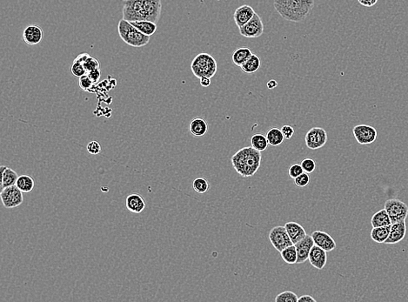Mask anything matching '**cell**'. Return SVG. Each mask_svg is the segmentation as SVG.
<instances>
[{
	"instance_id": "6da1fadb",
	"label": "cell",
	"mask_w": 408,
	"mask_h": 302,
	"mask_svg": "<svg viewBox=\"0 0 408 302\" xmlns=\"http://www.w3.org/2000/svg\"><path fill=\"white\" fill-rule=\"evenodd\" d=\"M161 0H123L124 20L133 21H151L158 23L161 15Z\"/></svg>"
},
{
	"instance_id": "7a4b0ae2",
	"label": "cell",
	"mask_w": 408,
	"mask_h": 302,
	"mask_svg": "<svg viewBox=\"0 0 408 302\" xmlns=\"http://www.w3.org/2000/svg\"><path fill=\"white\" fill-rule=\"evenodd\" d=\"M231 162L235 171L244 177H253L261 165V151L253 147H243L231 158Z\"/></svg>"
},
{
	"instance_id": "3957f363",
	"label": "cell",
	"mask_w": 408,
	"mask_h": 302,
	"mask_svg": "<svg viewBox=\"0 0 408 302\" xmlns=\"http://www.w3.org/2000/svg\"><path fill=\"white\" fill-rule=\"evenodd\" d=\"M274 8L284 20L300 23L314 6V0H274Z\"/></svg>"
},
{
	"instance_id": "277c9868",
	"label": "cell",
	"mask_w": 408,
	"mask_h": 302,
	"mask_svg": "<svg viewBox=\"0 0 408 302\" xmlns=\"http://www.w3.org/2000/svg\"><path fill=\"white\" fill-rule=\"evenodd\" d=\"M118 32L120 39L132 47H142L150 42V36L145 35L127 20H119Z\"/></svg>"
},
{
	"instance_id": "5b68a950",
	"label": "cell",
	"mask_w": 408,
	"mask_h": 302,
	"mask_svg": "<svg viewBox=\"0 0 408 302\" xmlns=\"http://www.w3.org/2000/svg\"><path fill=\"white\" fill-rule=\"evenodd\" d=\"M191 69L193 75L198 79L203 77L212 79L218 71V63L211 54L202 52L193 59L191 64Z\"/></svg>"
},
{
	"instance_id": "8992f818",
	"label": "cell",
	"mask_w": 408,
	"mask_h": 302,
	"mask_svg": "<svg viewBox=\"0 0 408 302\" xmlns=\"http://www.w3.org/2000/svg\"><path fill=\"white\" fill-rule=\"evenodd\" d=\"M385 209L387 212L392 224L406 221L408 215V206L398 199H391L385 203Z\"/></svg>"
},
{
	"instance_id": "52a82bcc",
	"label": "cell",
	"mask_w": 408,
	"mask_h": 302,
	"mask_svg": "<svg viewBox=\"0 0 408 302\" xmlns=\"http://www.w3.org/2000/svg\"><path fill=\"white\" fill-rule=\"evenodd\" d=\"M23 192L20 190L16 185L11 187H4L0 194V198L5 208H14L20 206L24 201Z\"/></svg>"
},
{
	"instance_id": "ba28073f",
	"label": "cell",
	"mask_w": 408,
	"mask_h": 302,
	"mask_svg": "<svg viewBox=\"0 0 408 302\" xmlns=\"http://www.w3.org/2000/svg\"><path fill=\"white\" fill-rule=\"evenodd\" d=\"M269 239L273 247L279 253L286 247L293 245L285 226H277L272 228L269 232Z\"/></svg>"
},
{
	"instance_id": "9c48e42d",
	"label": "cell",
	"mask_w": 408,
	"mask_h": 302,
	"mask_svg": "<svg viewBox=\"0 0 408 302\" xmlns=\"http://www.w3.org/2000/svg\"><path fill=\"white\" fill-rule=\"evenodd\" d=\"M327 139V132L324 128H311L305 134V146L312 150H317L325 146Z\"/></svg>"
},
{
	"instance_id": "30bf717a",
	"label": "cell",
	"mask_w": 408,
	"mask_h": 302,
	"mask_svg": "<svg viewBox=\"0 0 408 302\" xmlns=\"http://www.w3.org/2000/svg\"><path fill=\"white\" fill-rule=\"evenodd\" d=\"M353 133L360 145H369L376 140L378 132L375 128L369 125H357L353 129Z\"/></svg>"
},
{
	"instance_id": "8fae6325",
	"label": "cell",
	"mask_w": 408,
	"mask_h": 302,
	"mask_svg": "<svg viewBox=\"0 0 408 302\" xmlns=\"http://www.w3.org/2000/svg\"><path fill=\"white\" fill-rule=\"evenodd\" d=\"M238 31L245 38H258L261 36L264 32V24L261 18L255 13L252 20L242 27L238 28Z\"/></svg>"
},
{
	"instance_id": "7c38bea8",
	"label": "cell",
	"mask_w": 408,
	"mask_h": 302,
	"mask_svg": "<svg viewBox=\"0 0 408 302\" xmlns=\"http://www.w3.org/2000/svg\"><path fill=\"white\" fill-rule=\"evenodd\" d=\"M314 245L312 235H306L305 238L295 244L298 255L297 264H302L308 259L310 252Z\"/></svg>"
},
{
	"instance_id": "4fadbf2b",
	"label": "cell",
	"mask_w": 408,
	"mask_h": 302,
	"mask_svg": "<svg viewBox=\"0 0 408 302\" xmlns=\"http://www.w3.org/2000/svg\"><path fill=\"white\" fill-rule=\"evenodd\" d=\"M314 244L326 252H331L336 248V242L331 235L323 231H314L312 234Z\"/></svg>"
},
{
	"instance_id": "5bb4252c",
	"label": "cell",
	"mask_w": 408,
	"mask_h": 302,
	"mask_svg": "<svg viewBox=\"0 0 408 302\" xmlns=\"http://www.w3.org/2000/svg\"><path fill=\"white\" fill-rule=\"evenodd\" d=\"M44 39V31L38 25L32 24L25 28L23 32V40L28 45L40 44Z\"/></svg>"
},
{
	"instance_id": "9a60e30c",
	"label": "cell",
	"mask_w": 408,
	"mask_h": 302,
	"mask_svg": "<svg viewBox=\"0 0 408 302\" xmlns=\"http://www.w3.org/2000/svg\"><path fill=\"white\" fill-rule=\"evenodd\" d=\"M327 252L322 249L321 247H318L316 245L313 246L312 250L310 252L309 258L308 260L311 265L315 267L316 269L322 270L327 262Z\"/></svg>"
},
{
	"instance_id": "2e32d148",
	"label": "cell",
	"mask_w": 408,
	"mask_h": 302,
	"mask_svg": "<svg viewBox=\"0 0 408 302\" xmlns=\"http://www.w3.org/2000/svg\"><path fill=\"white\" fill-rule=\"evenodd\" d=\"M407 235V224L406 221L395 223L391 225V230L389 234L388 238L386 240L385 244H397L404 239Z\"/></svg>"
},
{
	"instance_id": "e0dca14e",
	"label": "cell",
	"mask_w": 408,
	"mask_h": 302,
	"mask_svg": "<svg viewBox=\"0 0 408 302\" xmlns=\"http://www.w3.org/2000/svg\"><path fill=\"white\" fill-rule=\"evenodd\" d=\"M255 13L256 12H254L253 7H251L250 5H247V4L241 5L240 7L236 9V11L234 12V20L235 21V24L238 28L242 27L253 19Z\"/></svg>"
},
{
	"instance_id": "ac0fdd59",
	"label": "cell",
	"mask_w": 408,
	"mask_h": 302,
	"mask_svg": "<svg viewBox=\"0 0 408 302\" xmlns=\"http://www.w3.org/2000/svg\"><path fill=\"white\" fill-rule=\"evenodd\" d=\"M285 227L291 240L293 241V245L301 241L307 235L305 228L299 223L294 222V221L285 223Z\"/></svg>"
},
{
	"instance_id": "d6986e66",
	"label": "cell",
	"mask_w": 408,
	"mask_h": 302,
	"mask_svg": "<svg viewBox=\"0 0 408 302\" xmlns=\"http://www.w3.org/2000/svg\"><path fill=\"white\" fill-rule=\"evenodd\" d=\"M126 207L131 213L140 214L147 207V204L141 195L132 194L127 196V199H126Z\"/></svg>"
},
{
	"instance_id": "ffe728a7",
	"label": "cell",
	"mask_w": 408,
	"mask_h": 302,
	"mask_svg": "<svg viewBox=\"0 0 408 302\" xmlns=\"http://www.w3.org/2000/svg\"><path fill=\"white\" fill-rule=\"evenodd\" d=\"M189 131L194 137H202L208 131V125L202 118H195L191 120Z\"/></svg>"
},
{
	"instance_id": "44dd1931",
	"label": "cell",
	"mask_w": 408,
	"mask_h": 302,
	"mask_svg": "<svg viewBox=\"0 0 408 302\" xmlns=\"http://www.w3.org/2000/svg\"><path fill=\"white\" fill-rule=\"evenodd\" d=\"M1 173H2V181H1V187L2 189L4 187H11L16 185L19 175L16 172L12 170V168L7 167H0Z\"/></svg>"
},
{
	"instance_id": "7402d4cb",
	"label": "cell",
	"mask_w": 408,
	"mask_h": 302,
	"mask_svg": "<svg viewBox=\"0 0 408 302\" xmlns=\"http://www.w3.org/2000/svg\"><path fill=\"white\" fill-rule=\"evenodd\" d=\"M371 224L373 227H386L392 225V221L386 209L378 211L373 215L371 219Z\"/></svg>"
},
{
	"instance_id": "603a6c76",
	"label": "cell",
	"mask_w": 408,
	"mask_h": 302,
	"mask_svg": "<svg viewBox=\"0 0 408 302\" xmlns=\"http://www.w3.org/2000/svg\"><path fill=\"white\" fill-rule=\"evenodd\" d=\"M253 55V52L247 47H239L234 51L232 55V60L235 65L241 66L242 65Z\"/></svg>"
},
{
	"instance_id": "cb8c5ba5",
	"label": "cell",
	"mask_w": 408,
	"mask_h": 302,
	"mask_svg": "<svg viewBox=\"0 0 408 302\" xmlns=\"http://www.w3.org/2000/svg\"><path fill=\"white\" fill-rule=\"evenodd\" d=\"M260 67H261V60L259 59V57H258L256 54H254V53L240 66L242 71L245 73H248V74H252V73L257 72L258 70H259Z\"/></svg>"
},
{
	"instance_id": "d4e9b609",
	"label": "cell",
	"mask_w": 408,
	"mask_h": 302,
	"mask_svg": "<svg viewBox=\"0 0 408 302\" xmlns=\"http://www.w3.org/2000/svg\"><path fill=\"white\" fill-rule=\"evenodd\" d=\"M390 230H391V225L386 226V227H373V229L371 231V238L374 242L380 243V244L385 243L388 238Z\"/></svg>"
},
{
	"instance_id": "484cf974",
	"label": "cell",
	"mask_w": 408,
	"mask_h": 302,
	"mask_svg": "<svg viewBox=\"0 0 408 302\" xmlns=\"http://www.w3.org/2000/svg\"><path fill=\"white\" fill-rule=\"evenodd\" d=\"M131 24L145 35L151 37L157 31V24L151 21H133Z\"/></svg>"
},
{
	"instance_id": "4316f807",
	"label": "cell",
	"mask_w": 408,
	"mask_h": 302,
	"mask_svg": "<svg viewBox=\"0 0 408 302\" xmlns=\"http://www.w3.org/2000/svg\"><path fill=\"white\" fill-rule=\"evenodd\" d=\"M266 138L268 143L273 147H278L281 145L285 139V137L282 133L281 129L278 128H271L269 131L266 132Z\"/></svg>"
},
{
	"instance_id": "83f0119b",
	"label": "cell",
	"mask_w": 408,
	"mask_h": 302,
	"mask_svg": "<svg viewBox=\"0 0 408 302\" xmlns=\"http://www.w3.org/2000/svg\"><path fill=\"white\" fill-rule=\"evenodd\" d=\"M16 186L24 194H28L33 190V188L35 187V181L32 179V177L29 175H21L18 179Z\"/></svg>"
},
{
	"instance_id": "f1b7e54d",
	"label": "cell",
	"mask_w": 408,
	"mask_h": 302,
	"mask_svg": "<svg viewBox=\"0 0 408 302\" xmlns=\"http://www.w3.org/2000/svg\"><path fill=\"white\" fill-rule=\"evenodd\" d=\"M268 140L266 135L262 133H255L251 138V147H254L258 151H264L267 149L268 147Z\"/></svg>"
},
{
	"instance_id": "f546056e",
	"label": "cell",
	"mask_w": 408,
	"mask_h": 302,
	"mask_svg": "<svg viewBox=\"0 0 408 302\" xmlns=\"http://www.w3.org/2000/svg\"><path fill=\"white\" fill-rule=\"evenodd\" d=\"M280 256L283 259V260L287 264L293 265V264L297 263L298 255L295 245L289 246V247L285 248L284 250L281 251Z\"/></svg>"
},
{
	"instance_id": "4dcf8cb0",
	"label": "cell",
	"mask_w": 408,
	"mask_h": 302,
	"mask_svg": "<svg viewBox=\"0 0 408 302\" xmlns=\"http://www.w3.org/2000/svg\"><path fill=\"white\" fill-rule=\"evenodd\" d=\"M193 187L195 192L198 194H205L209 189V182L208 180L202 176H198L193 182Z\"/></svg>"
},
{
	"instance_id": "1f68e13d",
	"label": "cell",
	"mask_w": 408,
	"mask_h": 302,
	"mask_svg": "<svg viewBox=\"0 0 408 302\" xmlns=\"http://www.w3.org/2000/svg\"><path fill=\"white\" fill-rule=\"evenodd\" d=\"M297 294L291 291H285L278 294L275 298L276 302H298Z\"/></svg>"
},
{
	"instance_id": "d6a6232c",
	"label": "cell",
	"mask_w": 408,
	"mask_h": 302,
	"mask_svg": "<svg viewBox=\"0 0 408 302\" xmlns=\"http://www.w3.org/2000/svg\"><path fill=\"white\" fill-rule=\"evenodd\" d=\"M71 73L75 77L80 78L85 74H87V72L86 71V68L84 66L83 63L79 62V61H73V64L71 65Z\"/></svg>"
},
{
	"instance_id": "836d02e7",
	"label": "cell",
	"mask_w": 408,
	"mask_h": 302,
	"mask_svg": "<svg viewBox=\"0 0 408 302\" xmlns=\"http://www.w3.org/2000/svg\"><path fill=\"white\" fill-rule=\"evenodd\" d=\"M84 66L86 68V72H91L92 70H96V69H99L100 67V63L99 60H97L96 58L93 57H89L86 61L84 63Z\"/></svg>"
},
{
	"instance_id": "e575fe53",
	"label": "cell",
	"mask_w": 408,
	"mask_h": 302,
	"mask_svg": "<svg viewBox=\"0 0 408 302\" xmlns=\"http://www.w3.org/2000/svg\"><path fill=\"white\" fill-rule=\"evenodd\" d=\"M301 165L304 172L307 173H312L315 170V168H316V162H315V160H313V159H310V158L303 159Z\"/></svg>"
},
{
	"instance_id": "d590c367",
	"label": "cell",
	"mask_w": 408,
	"mask_h": 302,
	"mask_svg": "<svg viewBox=\"0 0 408 302\" xmlns=\"http://www.w3.org/2000/svg\"><path fill=\"white\" fill-rule=\"evenodd\" d=\"M310 176L307 173H303L300 176H298L296 179H294V184L299 187H305L309 184Z\"/></svg>"
},
{
	"instance_id": "8d00e7d4",
	"label": "cell",
	"mask_w": 408,
	"mask_h": 302,
	"mask_svg": "<svg viewBox=\"0 0 408 302\" xmlns=\"http://www.w3.org/2000/svg\"><path fill=\"white\" fill-rule=\"evenodd\" d=\"M79 84H80V87L82 90H84V91H87V90H89L93 86V84L94 83H93V81L91 80V78L87 74H85L82 77H80Z\"/></svg>"
},
{
	"instance_id": "74e56055",
	"label": "cell",
	"mask_w": 408,
	"mask_h": 302,
	"mask_svg": "<svg viewBox=\"0 0 408 302\" xmlns=\"http://www.w3.org/2000/svg\"><path fill=\"white\" fill-rule=\"evenodd\" d=\"M303 173H304V170L301 164H293L290 167L289 170H288L290 178L293 179H296L298 176H300Z\"/></svg>"
},
{
	"instance_id": "f35d334b",
	"label": "cell",
	"mask_w": 408,
	"mask_h": 302,
	"mask_svg": "<svg viewBox=\"0 0 408 302\" xmlns=\"http://www.w3.org/2000/svg\"><path fill=\"white\" fill-rule=\"evenodd\" d=\"M101 150H102V148H101V146H100V144L98 141L93 140V141H91V142L88 143V152L91 153L92 155H98V154H99L101 152Z\"/></svg>"
},
{
	"instance_id": "ab89813d",
	"label": "cell",
	"mask_w": 408,
	"mask_h": 302,
	"mask_svg": "<svg viewBox=\"0 0 408 302\" xmlns=\"http://www.w3.org/2000/svg\"><path fill=\"white\" fill-rule=\"evenodd\" d=\"M281 131L283 135L285 137V139H292V137L294 135V128L292 126H289V125L283 126L281 128Z\"/></svg>"
},
{
	"instance_id": "60d3db41",
	"label": "cell",
	"mask_w": 408,
	"mask_h": 302,
	"mask_svg": "<svg viewBox=\"0 0 408 302\" xmlns=\"http://www.w3.org/2000/svg\"><path fill=\"white\" fill-rule=\"evenodd\" d=\"M87 75L91 78V80L93 81V83L95 84L100 80L101 72H100L99 69H96V70H92L91 72H88Z\"/></svg>"
},
{
	"instance_id": "b9f144b4",
	"label": "cell",
	"mask_w": 408,
	"mask_h": 302,
	"mask_svg": "<svg viewBox=\"0 0 408 302\" xmlns=\"http://www.w3.org/2000/svg\"><path fill=\"white\" fill-rule=\"evenodd\" d=\"M358 2L365 7H372L376 4L378 0H358Z\"/></svg>"
},
{
	"instance_id": "7bdbcfd3",
	"label": "cell",
	"mask_w": 408,
	"mask_h": 302,
	"mask_svg": "<svg viewBox=\"0 0 408 302\" xmlns=\"http://www.w3.org/2000/svg\"><path fill=\"white\" fill-rule=\"evenodd\" d=\"M316 302V300L311 295H303L298 300V302Z\"/></svg>"
},
{
	"instance_id": "ee69618b",
	"label": "cell",
	"mask_w": 408,
	"mask_h": 302,
	"mask_svg": "<svg viewBox=\"0 0 408 302\" xmlns=\"http://www.w3.org/2000/svg\"><path fill=\"white\" fill-rule=\"evenodd\" d=\"M89 57H91V56L89 55L88 53H86V52H84V53H81L80 55L78 56L77 58H76L75 60L76 61H79V62H81V63H85L86 60H87Z\"/></svg>"
},
{
	"instance_id": "f6af8a7d",
	"label": "cell",
	"mask_w": 408,
	"mask_h": 302,
	"mask_svg": "<svg viewBox=\"0 0 408 302\" xmlns=\"http://www.w3.org/2000/svg\"><path fill=\"white\" fill-rule=\"evenodd\" d=\"M200 80V85L202 86L203 87H208L211 85V78H207V77H203Z\"/></svg>"
},
{
	"instance_id": "bcb514c9",
	"label": "cell",
	"mask_w": 408,
	"mask_h": 302,
	"mask_svg": "<svg viewBox=\"0 0 408 302\" xmlns=\"http://www.w3.org/2000/svg\"><path fill=\"white\" fill-rule=\"evenodd\" d=\"M278 83L276 80H271L267 82V87L269 89H274V88L277 87Z\"/></svg>"
}]
</instances>
